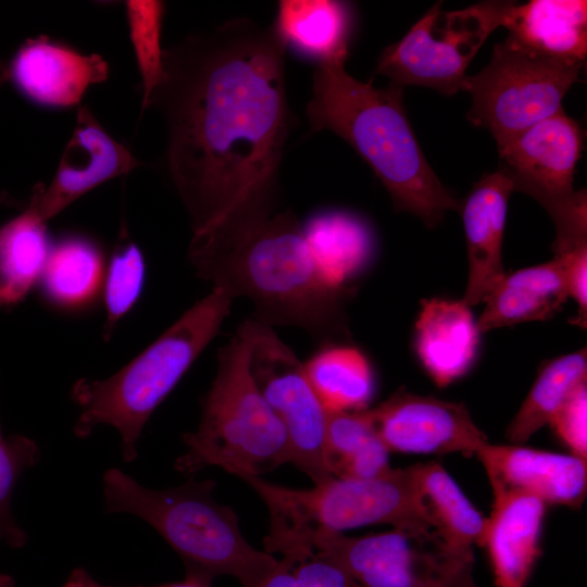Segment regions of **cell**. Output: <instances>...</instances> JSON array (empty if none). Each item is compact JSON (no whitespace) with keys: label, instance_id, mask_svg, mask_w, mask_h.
<instances>
[{"label":"cell","instance_id":"cell-16","mask_svg":"<svg viewBox=\"0 0 587 587\" xmlns=\"http://www.w3.org/2000/svg\"><path fill=\"white\" fill-rule=\"evenodd\" d=\"M8 76L30 101L52 108L77 104L93 84L109 75L98 54H82L47 37L26 40L15 52Z\"/></svg>","mask_w":587,"mask_h":587},{"label":"cell","instance_id":"cell-22","mask_svg":"<svg viewBox=\"0 0 587 587\" xmlns=\"http://www.w3.org/2000/svg\"><path fill=\"white\" fill-rule=\"evenodd\" d=\"M273 27L286 47L317 63L348 59L352 11L347 2L282 0Z\"/></svg>","mask_w":587,"mask_h":587},{"label":"cell","instance_id":"cell-14","mask_svg":"<svg viewBox=\"0 0 587 587\" xmlns=\"http://www.w3.org/2000/svg\"><path fill=\"white\" fill-rule=\"evenodd\" d=\"M141 164L87 107H80L52 180L34 189L28 208L47 223L91 189Z\"/></svg>","mask_w":587,"mask_h":587},{"label":"cell","instance_id":"cell-19","mask_svg":"<svg viewBox=\"0 0 587 587\" xmlns=\"http://www.w3.org/2000/svg\"><path fill=\"white\" fill-rule=\"evenodd\" d=\"M569 298L565 259L550 261L504 274L485 299L476 321L478 332L517 323L545 321L560 311Z\"/></svg>","mask_w":587,"mask_h":587},{"label":"cell","instance_id":"cell-24","mask_svg":"<svg viewBox=\"0 0 587 587\" xmlns=\"http://www.w3.org/2000/svg\"><path fill=\"white\" fill-rule=\"evenodd\" d=\"M51 249L46 223L28 207L0 227V307L20 302L40 282Z\"/></svg>","mask_w":587,"mask_h":587},{"label":"cell","instance_id":"cell-34","mask_svg":"<svg viewBox=\"0 0 587 587\" xmlns=\"http://www.w3.org/2000/svg\"><path fill=\"white\" fill-rule=\"evenodd\" d=\"M298 587H362L335 562L314 552L292 566Z\"/></svg>","mask_w":587,"mask_h":587},{"label":"cell","instance_id":"cell-20","mask_svg":"<svg viewBox=\"0 0 587 587\" xmlns=\"http://www.w3.org/2000/svg\"><path fill=\"white\" fill-rule=\"evenodd\" d=\"M479 332L462 300L428 299L415 323V349L427 374L439 387L463 376L476 357Z\"/></svg>","mask_w":587,"mask_h":587},{"label":"cell","instance_id":"cell-7","mask_svg":"<svg viewBox=\"0 0 587 587\" xmlns=\"http://www.w3.org/2000/svg\"><path fill=\"white\" fill-rule=\"evenodd\" d=\"M247 321L217 352V367L201 402L195 432L182 436L187 451L175 470L195 474L218 466L233 475L260 476L291 462L285 428L259 390L250 371Z\"/></svg>","mask_w":587,"mask_h":587},{"label":"cell","instance_id":"cell-11","mask_svg":"<svg viewBox=\"0 0 587 587\" xmlns=\"http://www.w3.org/2000/svg\"><path fill=\"white\" fill-rule=\"evenodd\" d=\"M512 1H484L459 11L434 4L377 60L376 73L398 86L415 85L451 96L463 90L466 68L488 36L502 26Z\"/></svg>","mask_w":587,"mask_h":587},{"label":"cell","instance_id":"cell-17","mask_svg":"<svg viewBox=\"0 0 587 587\" xmlns=\"http://www.w3.org/2000/svg\"><path fill=\"white\" fill-rule=\"evenodd\" d=\"M482 542L497 587H526L541 555V532L547 504L525 491L492 492Z\"/></svg>","mask_w":587,"mask_h":587},{"label":"cell","instance_id":"cell-6","mask_svg":"<svg viewBox=\"0 0 587 587\" xmlns=\"http://www.w3.org/2000/svg\"><path fill=\"white\" fill-rule=\"evenodd\" d=\"M233 299L220 289L188 309L134 360L105 379L77 380L72 399L79 408L76 437L109 425L122 438L125 462L137 458V441L151 414L218 333Z\"/></svg>","mask_w":587,"mask_h":587},{"label":"cell","instance_id":"cell-12","mask_svg":"<svg viewBox=\"0 0 587 587\" xmlns=\"http://www.w3.org/2000/svg\"><path fill=\"white\" fill-rule=\"evenodd\" d=\"M251 334L250 371L287 434L291 463L314 485L334 477L326 462L328 413L313 390L303 363L272 327L247 320Z\"/></svg>","mask_w":587,"mask_h":587},{"label":"cell","instance_id":"cell-36","mask_svg":"<svg viewBox=\"0 0 587 587\" xmlns=\"http://www.w3.org/2000/svg\"><path fill=\"white\" fill-rule=\"evenodd\" d=\"M62 587H122L103 585L97 582L84 567H76L68 575ZM134 587H204L199 584L184 579L183 582L166 583L155 586H134Z\"/></svg>","mask_w":587,"mask_h":587},{"label":"cell","instance_id":"cell-1","mask_svg":"<svg viewBox=\"0 0 587 587\" xmlns=\"http://www.w3.org/2000/svg\"><path fill=\"white\" fill-rule=\"evenodd\" d=\"M286 46L273 25L236 18L164 49L147 109L165 125V164L192 236L277 204L294 126Z\"/></svg>","mask_w":587,"mask_h":587},{"label":"cell","instance_id":"cell-33","mask_svg":"<svg viewBox=\"0 0 587 587\" xmlns=\"http://www.w3.org/2000/svg\"><path fill=\"white\" fill-rule=\"evenodd\" d=\"M549 424L572 454L587 460V382L573 391Z\"/></svg>","mask_w":587,"mask_h":587},{"label":"cell","instance_id":"cell-23","mask_svg":"<svg viewBox=\"0 0 587 587\" xmlns=\"http://www.w3.org/2000/svg\"><path fill=\"white\" fill-rule=\"evenodd\" d=\"M327 413L365 410L375 391L371 364L357 348L327 344L303 363Z\"/></svg>","mask_w":587,"mask_h":587},{"label":"cell","instance_id":"cell-15","mask_svg":"<svg viewBox=\"0 0 587 587\" xmlns=\"http://www.w3.org/2000/svg\"><path fill=\"white\" fill-rule=\"evenodd\" d=\"M476 457L492 492L515 489L541 499L547 505L582 507L587 492V460L524 445L487 444Z\"/></svg>","mask_w":587,"mask_h":587},{"label":"cell","instance_id":"cell-26","mask_svg":"<svg viewBox=\"0 0 587 587\" xmlns=\"http://www.w3.org/2000/svg\"><path fill=\"white\" fill-rule=\"evenodd\" d=\"M586 378L585 348L546 363L504 432L508 441L513 445L527 442L537 430L550 423L573 391L587 382Z\"/></svg>","mask_w":587,"mask_h":587},{"label":"cell","instance_id":"cell-38","mask_svg":"<svg viewBox=\"0 0 587 587\" xmlns=\"http://www.w3.org/2000/svg\"><path fill=\"white\" fill-rule=\"evenodd\" d=\"M15 579L9 574L0 573V587H15Z\"/></svg>","mask_w":587,"mask_h":587},{"label":"cell","instance_id":"cell-37","mask_svg":"<svg viewBox=\"0 0 587 587\" xmlns=\"http://www.w3.org/2000/svg\"><path fill=\"white\" fill-rule=\"evenodd\" d=\"M295 565L288 559L282 558L278 567L264 580L261 587H298L292 574Z\"/></svg>","mask_w":587,"mask_h":587},{"label":"cell","instance_id":"cell-32","mask_svg":"<svg viewBox=\"0 0 587 587\" xmlns=\"http://www.w3.org/2000/svg\"><path fill=\"white\" fill-rule=\"evenodd\" d=\"M378 438L370 409L328 413L325 449L330 474L338 477Z\"/></svg>","mask_w":587,"mask_h":587},{"label":"cell","instance_id":"cell-31","mask_svg":"<svg viewBox=\"0 0 587 587\" xmlns=\"http://www.w3.org/2000/svg\"><path fill=\"white\" fill-rule=\"evenodd\" d=\"M37 444L27 436L13 434L3 436L0 425V542L12 548H22L27 535L16 523L12 509L15 485L25 470L39 461Z\"/></svg>","mask_w":587,"mask_h":587},{"label":"cell","instance_id":"cell-9","mask_svg":"<svg viewBox=\"0 0 587 587\" xmlns=\"http://www.w3.org/2000/svg\"><path fill=\"white\" fill-rule=\"evenodd\" d=\"M585 62L553 57L510 37L497 43L489 63L466 77L471 95L466 114L476 127L488 129L497 145L562 109V99Z\"/></svg>","mask_w":587,"mask_h":587},{"label":"cell","instance_id":"cell-2","mask_svg":"<svg viewBox=\"0 0 587 587\" xmlns=\"http://www.w3.org/2000/svg\"><path fill=\"white\" fill-rule=\"evenodd\" d=\"M197 275L232 299L246 297L266 326H294L330 340L346 335L348 290L323 271L302 224L277 204L191 237Z\"/></svg>","mask_w":587,"mask_h":587},{"label":"cell","instance_id":"cell-5","mask_svg":"<svg viewBox=\"0 0 587 587\" xmlns=\"http://www.w3.org/2000/svg\"><path fill=\"white\" fill-rule=\"evenodd\" d=\"M235 476L249 484L267 508L266 552L295 563L312 553L311 540L321 533L373 524L433 527L421 494L419 463L369 479L332 477L311 489L287 488L246 473Z\"/></svg>","mask_w":587,"mask_h":587},{"label":"cell","instance_id":"cell-10","mask_svg":"<svg viewBox=\"0 0 587 587\" xmlns=\"http://www.w3.org/2000/svg\"><path fill=\"white\" fill-rule=\"evenodd\" d=\"M312 552L348 572L362 587H476L474 551L449 546L433 527H401L349 537L321 533Z\"/></svg>","mask_w":587,"mask_h":587},{"label":"cell","instance_id":"cell-28","mask_svg":"<svg viewBox=\"0 0 587 587\" xmlns=\"http://www.w3.org/2000/svg\"><path fill=\"white\" fill-rule=\"evenodd\" d=\"M310 248L326 275L345 287L369 258L371 233L355 216L330 212L312 218L304 227Z\"/></svg>","mask_w":587,"mask_h":587},{"label":"cell","instance_id":"cell-30","mask_svg":"<svg viewBox=\"0 0 587 587\" xmlns=\"http://www.w3.org/2000/svg\"><path fill=\"white\" fill-rule=\"evenodd\" d=\"M145 275L146 264L140 248L133 241L121 243L111 255L102 283L105 338L139 299Z\"/></svg>","mask_w":587,"mask_h":587},{"label":"cell","instance_id":"cell-29","mask_svg":"<svg viewBox=\"0 0 587 587\" xmlns=\"http://www.w3.org/2000/svg\"><path fill=\"white\" fill-rule=\"evenodd\" d=\"M129 38L142 87V111L164 74V49L161 45L164 2L128 0L125 3Z\"/></svg>","mask_w":587,"mask_h":587},{"label":"cell","instance_id":"cell-39","mask_svg":"<svg viewBox=\"0 0 587 587\" xmlns=\"http://www.w3.org/2000/svg\"><path fill=\"white\" fill-rule=\"evenodd\" d=\"M8 76V71L0 64V85Z\"/></svg>","mask_w":587,"mask_h":587},{"label":"cell","instance_id":"cell-35","mask_svg":"<svg viewBox=\"0 0 587 587\" xmlns=\"http://www.w3.org/2000/svg\"><path fill=\"white\" fill-rule=\"evenodd\" d=\"M562 255L565 259L569 297L576 301L578 308L575 323L585 327L587 320V247Z\"/></svg>","mask_w":587,"mask_h":587},{"label":"cell","instance_id":"cell-25","mask_svg":"<svg viewBox=\"0 0 587 587\" xmlns=\"http://www.w3.org/2000/svg\"><path fill=\"white\" fill-rule=\"evenodd\" d=\"M419 480L423 502L440 537L462 551L480 547L487 517L474 507L446 469L434 461L419 463Z\"/></svg>","mask_w":587,"mask_h":587},{"label":"cell","instance_id":"cell-13","mask_svg":"<svg viewBox=\"0 0 587 587\" xmlns=\"http://www.w3.org/2000/svg\"><path fill=\"white\" fill-rule=\"evenodd\" d=\"M370 411L390 452L470 457L489 444L462 403L400 389Z\"/></svg>","mask_w":587,"mask_h":587},{"label":"cell","instance_id":"cell-3","mask_svg":"<svg viewBox=\"0 0 587 587\" xmlns=\"http://www.w3.org/2000/svg\"><path fill=\"white\" fill-rule=\"evenodd\" d=\"M346 61L317 63L305 114L313 132L327 129L371 166L394 208L434 227L460 201L440 183L415 138L403 104V87L355 79Z\"/></svg>","mask_w":587,"mask_h":587},{"label":"cell","instance_id":"cell-4","mask_svg":"<svg viewBox=\"0 0 587 587\" xmlns=\"http://www.w3.org/2000/svg\"><path fill=\"white\" fill-rule=\"evenodd\" d=\"M102 482L105 512L130 513L151 525L178 554L189 582L211 587L216 577L229 575L241 587H261L279 565L246 540L235 511L214 499L212 479L189 478L158 490L109 469Z\"/></svg>","mask_w":587,"mask_h":587},{"label":"cell","instance_id":"cell-21","mask_svg":"<svg viewBox=\"0 0 587 587\" xmlns=\"http://www.w3.org/2000/svg\"><path fill=\"white\" fill-rule=\"evenodd\" d=\"M508 37L537 51L585 62L587 2L582 0H532L513 2L502 24Z\"/></svg>","mask_w":587,"mask_h":587},{"label":"cell","instance_id":"cell-27","mask_svg":"<svg viewBox=\"0 0 587 587\" xmlns=\"http://www.w3.org/2000/svg\"><path fill=\"white\" fill-rule=\"evenodd\" d=\"M104 263L99 248L83 237H70L52 247L40 278L46 297L67 308L88 303L103 283Z\"/></svg>","mask_w":587,"mask_h":587},{"label":"cell","instance_id":"cell-18","mask_svg":"<svg viewBox=\"0 0 587 587\" xmlns=\"http://www.w3.org/2000/svg\"><path fill=\"white\" fill-rule=\"evenodd\" d=\"M512 191L510 179L497 170L482 176L460 205L469 259L462 301L470 308L482 302L504 275L502 242Z\"/></svg>","mask_w":587,"mask_h":587},{"label":"cell","instance_id":"cell-8","mask_svg":"<svg viewBox=\"0 0 587 587\" xmlns=\"http://www.w3.org/2000/svg\"><path fill=\"white\" fill-rule=\"evenodd\" d=\"M499 167L513 190L534 198L549 214L562 255L587 247L586 190L574 189V175L584 149L578 123L563 110L497 145Z\"/></svg>","mask_w":587,"mask_h":587}]
</instances>
